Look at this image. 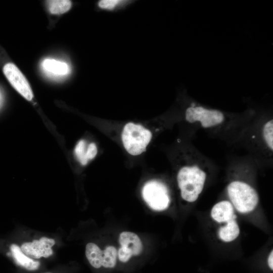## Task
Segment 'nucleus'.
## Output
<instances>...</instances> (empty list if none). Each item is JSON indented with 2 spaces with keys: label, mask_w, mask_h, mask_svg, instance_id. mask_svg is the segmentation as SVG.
I'll list each match as a JSON object with an SVG mask.
<instances>
[{
  "label": "nucleus",
  "mask_w": 273,
  "mask_h": 273,
  "mask_svg": "<svg viewBox=\"0 0 273 273\" xmlns=\"http://www.w3.org/2000/svg\"><path fill=\"white\" fill-rule=\"evenodd\" d=\"M239 226L236 221L233 219L226 223L223 226L219 228L218 235L219 239L225 242H230L235 240L239 235Z\"/></svg>",
  "instance_id": "f8f14e48"
},
{
  "label": "nucleus",
  "mask_w": 273,
  "mask_h": 273,
  "mask_svg": "<svg viewBox=\"0 0 273 273\" xmlns=\"http://www.w3.org/2000/svg\"><path fill=\"white\" fill-rule=\"evenodd\" d=\"M185 119L191 124L208 129L219 128L225 122V117L221 111L195 105L186 109Z\"/></svg>",
  "instance_id": "20e7f679"
},
{
  "label": "nucleus",
  "mask_w": 273,
  "mask_h": 273,
  "mask_svg": "<svg viewBox=\"0 0 273 273\" xmlns=\"http://www.w3.org/2000/svg\"><path fill=\"white\" fill-rule=\"evenodd\" d=\"M97 154V148L94 143H90L87 147L86 157L88 160L94 159Z\"/></svg>",
  "instance_id": "6ab92c4d"
},
{
  "label": "nucleus",
  "mask_w": 273,
  "mask_h": 273,
  "mask_svg": "<svg viewBox=\"0 0 273 273\" xmlns=\"http://www.w3.org/2000/svg\"><path fill=\"white\" fill-rule=\"evenodd\" d=\"M42 67L44 71L54 76L65 75L69 71L67 63L52 59L44 60L42 62Z\"/></svg>",
  "instance_id": "9b49d317"
},
{
  "label": "nucleus",
  "mask_w": 273,
  "mask_h": 273,
  "mask_svg": "<svg viewBox=\"0 0 273 273\" xmlns=\"http://www.w3.org/2000/svg\"><path fill=\"white\" fill-rule=\"evenodd\" d=\"M55 244V241L53 239L44 237L39 240L23 243L21 249L26 255L32 259L47 258L53 254L52 248Z\"/></svg>",
  "instance_id": "6e6552de"
},
{
  "label": "nucleus",
  "mask_w": 273,
  "mask_h": 273,
  "mask_svg": "<svg viewBox=\"0 0 273 273\" xmlns=\"http://www.w3.org/2000/svg\"><path fill=\"white\" fill-rule=\"evenodd\" d=\"M198 162L189 163L181 167L177 174V181L181 198L194 202L202 193L206 179V171Z\"/></svg>",
  "instance_id": "f257e3e1"
},
{
  "label": "nucleus",
  "mask_w": 273,
  "mask_h": 273,
  "mask_svg": "<svg viewBox=\"0 0 273 273\" xmlns=\"http://www.w3.org/2000/svg\"><path fill=\"white\" fill-rule=\"evenodd\" d=\"M46 273H51V272H46Z\"/></svg>",
  "instance_id": "412c9836"
},
{
  "label": "nucleus",
  "mask_w": 273,
  "mask_h": 273,
  "mask_svg": "<svg viewBox=\"0 0 273 273\" xmlns=\"http://www.w3.org/2000/svg\"><path fill=\"white\" fill-rule=\"evenodd\" d=\"M85 256L89 264L96 269L102 268L103 251L95 243H88L85 248Z\"/></svg>",
  "instance_id": "ddd939ff"
},
{
  "label": "nucleus",
  "mask_w": 273,
  "mask_h": 273,
  "mask_svg": "<svg viewBox=\"0 0 273 273\" xmlns=\"http://www.w3.org/2000/svg\"><path fill=\"white\" fill-rule=\"evenodd\" d=\"M103 256L102 267L106 269H112L117 264V251L114 246L107 247L103 251Z\"/></svg>",
  "instance_id": "4468645a"
},
{
  "label": "nucleus",
  "mask_w": 273,
  "mask_h": 273,
  "mask_svg": "<svg viewBox=\"0 0 273 273\" xmlns=\"http://www.w3.org/2000/svg\"><path fill=\"white\" fill-rule=\"evenodd\" d=\"M50 12L53 14H62L68 11L71 7L72 3L68 0H51L47 1Z\"/></svg>",
  "instance_id": "2eb2a0df"
},
{
  "label": "nucleus",
  "mask_w": 273,
  "mask_h": 273,
  "mask_svg": "<svg viewBox=\"0 0 273 273\" xmlns=\"http://www.w3.org/2000/svg\"><path fill=\"white\" fill-rule=\"evenodd\" d=\"M119 242L121 247L117 252V258L122 263L128 262L132 256H139L142 251V242L133 233L122 232L119 235Z\"/></svg>",
  "instance_id": "423d86ee"
},
{
  "label": "nucleus",
  "mask_w": 273,
  "mask_h": 273,
  "mask_svg": "<svg viewBox=\"0 0 273 273\" xmlns=\"http://www.w3.org/2000/svg\"><path fill=\"white\" fill-rule=\"evenodd\" d=\"M3 72L13 87L25 99L31 101L33 94L31 87L21 71L13 63H8L3 67Z\"/></svg>",
  "instance_id": "0eeeda50"
},
{
  "label": "nucleus",
  "mask_w": 273,
  "mask_h": 273,
  "mask_svg": "<svg viewBox=\"0 0 273 273\" xmlns=\"http://www.w3.org/2000/svg\"><path fill=\"white\" fill-rule=\"evenodd\" d=\"M121 138L127 152L131 155L136 156L146 150L151 140L152 133L141 125L129 122L124 126Z\"/></svg>",
  "instance_id": "7ed1b4c3"
},
{
  "label": "nucleus",
  "mask_w": 273,
  "mask_h": 273,
  "mask_svg": "<svg viewBox=\"0 0 273 273\" xmlns=\"http://www.w3.org/2000/svg\"><path fill=\"white\" fill-rule=\"evenodd\" d=\"M273 251H271L270 253L268 259H267V263L269 268L272 270L273 269V265H272V259H273Z\"/></svg>",
  "instance_id": "aec40b11"
},
{
  "label": "nucleus",
  "mask_w": 273,
  "mask_h": 273,
  "mask_svg": "<svg viewBox=\"0 0 273 273\" xmlns=\"http://www.w3.org/2000/svg\"><path fill=\"white\" fill-rule=\"evenodd\" d=\"M122 2L118 0H102L99 1L98 5L102 9L112 10Z\"/></svg>",
  "instance_id": "a211bd4d"
},
{
  "label": "nucleus",
  "mask_w": 273,
  "mask_h": 273,
  "mask_svg": "<svg viewBox=\"0 0 273 273\" xmlns=\"http://www.w3.org/2000/svg\"><path fill=\"white\" fill-rule=\"evenodd\" d=\"M234 208L232 203L227 200L221 201L215 204L211 210L212 219L218 223H226L236 218Z\"/></svg>",
  "instance_id": "1a4fd4ad"
},
{
  "label": "nucleus",
  "mask_w": 273,
  "mask_h": 273,
  "mask_svg": "<svg viewBox=\"0 0 273 273\" xmlns=\"http://www.w3.org/2000/svg\"><path fill=\"white\" fill-rule=\"evenodd\" d=\"M262 140L267 149L271 153L273 151V120L266 121L261 128Z\"/></svg>",
  "instance_id": "dca6fc26"
},
{
  "label": "nucleus",
  "mask_w": 273,
  "mask_h": 273,
  "mask_svg": "<svg viewBox=\"0 0 273 273\" xmlns=\"http://www.w3.org/2000/svg\"><path fill=\"white\" fill-rule=\"evenodd\" d=\"M142 195L149 207L155 210H163L170 203L166 186L157 180H151L146 183L142 190Z\"/></svg>",
  "instance_id": "39448f33"
},
{
  "label": "nucleus",
  "mask_w": 273,
  "mask_h": 273,
  "mask_svg": "<svg viewBox=\"0 0 273 273\" xmlns=\"http://www.w3.org/2000/svg\"><path fill=\"white\" fill-rule=\"evenodd\" d=\"M87 147L85 141L83 140L79 141L75 147V155L82 165H86L88 161L86 157Z\"/></svg>",
  "instance_id": "f3484780"
},
{
  "label": "nucleus",
  "mask_w": 273,
  "mask_h": 273,
  "mask_svg": "<svg viewBox=\"0 0 273 273\" xmlns=\"http://www.w3.org/2000/svg\"><path fill=\"white\" fill-rule=\"evenodd\" d=\"M10 250L15 262L19 265L28 270H35L39 268V262L26 255L17 245L12 244Z\"/></svg>",
  "instance_id": "9d476101"
},
{
  "label": "nucleus",
  "mask_w": 273,
  "mask_h": 273,
  "mask_svg": "<svg viewBox=\"0 0 273 273\" xmlns=\"http://www.w3.org/2000/svg\"><path fill=\"white\" fill-rule=\"evenodd\" d=\"M226 191L230 202L240 213L252 212L258 204L259 199L257 192L245 181H232L228 184Z\"/></svg>",
  "instance_id": "f03ea898"
}]
</instances>
